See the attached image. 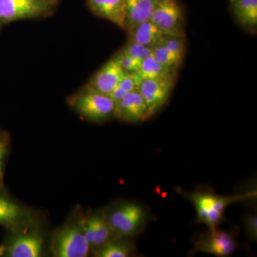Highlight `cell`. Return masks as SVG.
<instances>
[{
	"mask_svg": "<svg viewBox=\"0 0 257 257\" xmlns=\"http://www.w3.org/2000/svg\"><path fill=\"white\" fill-rule=\"evenodd\" d=\"M62 0H0V25L20 20L47 18Z\"/></svg>",
	"mask_w": 257,
	"mask_h": 257,
	"instance_id": "6da1fadb",
	"label": "cell"
},
{
	"mask_svg": "<svg viewBox=\"0 0 257 257\" xmlns=\"http://www.w3.org/2000/svg\"><path fill=\"white\" fill-rule=\"evenodd\" d=\"M252 196L246 194L223 197L210 192H196L189 194L188 198L197 211L198 221L207 225L209 231H214L222 220L225 209L229 204Z\"/></svg>",
	"mask_w": 257,
	"mask_h": 257,
	"instance_id": "7a4b0ae2",
	"label": "cell"
},
{
	"mask_svg": "<svg viewBox=\"0 0 257 257\" xmlns=\"http://www.w3.org/2000/svg\"><path fill=\"white\" fill-rule=\"evenodd\" d=\"M70 104L81 116L92 121H105L114 116L115 104L112 99L87 85L70 98Z\"/></svg>",
	"mask_w": 257,
	"mask_h": 257,
	"instance_id": "3957f363",
	"label": "cell"
},
{
	"mask_svg": "<svg viewBox=\"0 0 257 257\" xmlns=\"http://www.w3.org/2000/svg\"><path fill=\"white\" fill-rule=\"evenodd\" d=\"M146 212L139 204L127 203L115 209L107 219L113 233L121 236L140 232L146 223Z\"/></svg>",
	"mask_w": 257,
	"mask_h": 257,
	"instance_id": "277c9868",
	"label": "cell"
},
{
	"mask_svg": "<svg viewBox=\"0 0 257 257\" xmlns=\"http://www.w3.org/2000/svg\"><path fill=\"white\" fill-rule=\"evenodd\" d=\"M150 20L165 36H185L183 10L177 0H159Z\"/></svg>",
	"mask_w": 257,
	"mask_h": 257,
	"instance_id": "5b68a950",
	"label": "cell"
},
{
	"mask_svg": "<svg viewBox=\"0 0 257 257\" xmlns=\"http://www.w3.org/2000/svg\"><path fill=\"white\" fill-rule=\"evenodd\" d=\"M89 247L82 229L75 226H67L56 236L53 251L55 256L85 257Z\"/></svg>",
	"mask_w": 257,
	"mask_h": 257,
	"instance_id": "8992f818",
	"label": "cell"
},
{
	"mask_svg": "<svg viewBox=\"0 0 257 257\" xmlns=\"http://www.w3.org/2000/svg\"><path fill=\"white\" fill-rule=\"evenodd\" d=\"M175 77L144 79L138 87L139 92L148 106L152 116L160 110L172 94Z\"/></svg>",
	"mask_w": 257,
	"mask_h": 257,
	"instance_id": "52a82bcc",
	"label": "cell"
},
{
	"mask_svg": "<svg viewBox=\"0 0 257 257\" xmlns=\"http://www.w3.org/2000/svg\"><path fill=\"white\" fill-rule=\"evenodd\" d=\"M194 251L227 256L236 248V241L231 233L216 229L198 235L194 240Z\"/></svg>",
	"mask_w": 257,
	"mask_h": 257,
	"instance_id": "ba28073f",
	"label": "cell"
},
{
	"mask_svg": "<svg viewBox=\"0 0 257 257\" xmlns=\"http://www.w3.org/2000/svg\"><path fill=\"white\" fill-rule=\"evenodd\" d=\"M43 241L36 234H19L11 236L0 246V256L38 257L41 256Z\"/></svg>",
	"mask_w": 257,
	"mask_h": 257,
	"instance_id": "9c48e42d",
	"label": "cell"
},
{
	"mask_svg": "<svg viewBox=\"0 0 257 257\" xmlns=\"http://www.w3.org/2000/svg\"><path fill=\"white\" fill-rule=\"evenodd\" d=\"M114 116L127 122H142L152 117L146 102L138 89L128 92L115 104Z\"/></svg>",
	"mask_w": 257,
	"mask_h": 257,
	"instance_id": "30bf717a",
	"label": "cell"
},
{
	"mask_svg": "<svg viewBox=\"0 0 257 257\" xmlns=\"http://www.w3.org/2000/svg\"><path fill=\"white\" fill-rule=\"evenodd\" d=\"M126 74L114 56L94 74L87 86L97 92L109 95L117 87Z\"/></svg>",
	"mask_w": 257,
	"mask_h": 257,
	"instance_id": "8fae6325",
	"label": "cell"
},
{
	"mask_svg": "<svg viewBox=\"0 0 257 257\" xmlns=\"http://www.w3.org/2000/svg\"><path fill=\"white\" fill-rule=\"evenodd\" d=\"M87 6L96 16L126 30L124 0H87Z\"/></svg>",
	"mask_w": 257,
	"mask_h": 257,
	"instance_id": "7c38bea8",
	"label": "cell"
},
{
	"mask_svg": "<svg viewBox=\"0 0 257 257\" xmlns=\"http://www.w3.org/2000/svg\"><path fill=\"white\" fill-rule=\"evenodd\" d=\"M159 0H124L126 13V30L151 19Z\"/></svg>",
	"mask_w": 257,
	"mask_h": 257,
	"instance_id": "4fadbf2b",
	"label": "cell"
},
{
	"mask_svg": "<svg viewBox=\"0 0 257 257\" xmlns=\"http://www.w3.org/2000/svg\"><path fill=\"white\" fill-rule=\"evenodd\" d=\"M127 32L130 42L153 48L161 45L166 37L163 32L151 20L144 22Z\"/></svg>",
	"mask_w": 257,
	"mask_h": 257,
	"instance_id": "5bb4252c",
	"label": "cell"
},
{
	"mask_svg": "<svg viewBox=\"0 0 257 257\" xmlns=\"http://www.w3.org/2000/svg\"><path fill=\"white\" fill-rule=\"evenodd\" d=\"M177 69L166 67L159 62L153 55L142 61L140 68L136 72L140 80L161 78V77H175Z\"/></svg>",
	"mask_w": 257,
	"mask_h": 257,
	"instance_id": "9a60e30c",
	"label": "cell"
},
{
	"mask_svg": "<svg viewBox=\"0 0 257 257\" xmlns=\"http://www.w3.org/2000/svg\"><path fill=\"white\" fill-rule=\"evenodd\" d=\"M235 18L243 26L254 28L257 25V0H231Z\"/></svg>",
	"mask_w": 257,
	"mask_h": 257,
	"instance_id": "2e32d148",
	"label": "cell"
},
{
	"mask_svg": "<svg viewBox=\"0 0 257 257\" xmlns=\"http://www.w3.org/2000/svg\"><path fill=\"white\" fill-rule=\"evenodd\" d=\"M23 209L9 198L0 194V225L13 226L23 220Z\"/></svg>",
	"mask_w": 257,
	"mask_h": 257,
	"instance_id": "e0dca14e",
	"label": "cell"
},
{
	"mask_svg": "<svg viewBox=\"0 0 257 257\" xmlns=\"http://www.w3.org/2000/svg\"><path fill=\"white\" fill-rule=\"evenodd\" d=\"M133 253V248L121 241H107L99 247L96 256L99 257H126Z\"/></svg>",
	"mask_w": 257,
	"mask_h": 257,
	"instance_id": "ac0fdd59",
	"label": "cell"
},
{
	"mask_svg": "<svg viewBox=\"0 0 257 257\" xmlns=\"http://www.w3.org/2000/svg\"><path fill=\"white\" fill-rule=\"evenodd\" d=\"M94 229V239L93 246L100 247L110 239L113 231L107 219L101 216H94L92 217Z\"/></svg>",
	"mask_w": 257,
	"mask_h": 257,
	"instance_id": "d6986e66",
	"label": "cell"
},
{
	"mask_svg": "<svg viewBox=\"0 0 257 257\" xmlns=\"http://www.w3.org/2000/svg\"><path fill=\"white\" fill-rule=\"evenodd\" d=\"M152 55L161 64L177 70L182 64L184 58L182 56L177 55L162 45L154 47Z\"/></svg>",
	"mask_w": 257,
	"mask_h": 257,
	"instance_id": "ffe728a7",
	"label": "cell"
},
{
	"mask_svg": "<svg viewBox=\"0 0 257 257\" xmlns=\"http://www.w3.org/2000/svg\"><path fill=\"white\" fill-rule=\"evenodd\" d=\"M153 50V47L144 46L137 42L130 41L121 51L123 53L142 62L147 57L152 55Z\"/></svg>",
	"mask_w": 257,
	"mask_h": 257,
	"instance_id": "44dd1931",
	"label": "cell"
},
{
	"mask_svg": "<svg viewBox=\"0 0 257 257\" xmlns=\"http://www.w3.org/2000/svg\"><path fill=\"white\" fill-rule=\"evenodd\" d=\"M116 58L119 61L120 65L122 67L125 72L128 74L136 73L140 68L141 61L133 58L126 54L123 53L121 51L118 52L116 55Z\"/></svg>",
	"mask_w": 257,
	"mask_h": 257,
	"instance_id": "7402d4cb",
	"label": "cell"
},
{
	"mask_svg": "<svg viewBox=\"0 0 257 257\" xmlns=\"http://www.w3.org/2000/svg\"><path fill=\"white\" fill-rule=\"evenodd\" d=\"M161 45H164L169 50L184 57V51H185L184 37L166 36Z\"/></svg>",
	"mask_w": 257,
	"mask_h": 257,
	"instance_id": "603a6c76",
	"label": "cell"
},
{
	"mask_svg": "<svg viewBox=\"0 0 257 257\" xmlns=\"http://www.w3.org/2000/svg\"><path fill=\"white\" fill-rule=\"evenodd\" d=\"M8 147L6 135L0 133V190L4 187L5 162L8 155Z\"/></svg>",
	"mask_w": 257,
	"mask_h": 257,
	"instance_id": "cb8c5ba5",
	"label": "cell"
},
{
	"mask_svg": "<svg viewBox=\"0 0 257 257\" xmlns=\"http://www.w3.org/2000/svg\"><path fill=\"white\" fill-rule=\"evenodd\" d=\"M141 82L142 81L139 78L136 73H126L118 85L128 93L138 89Z\"/></svg>",
	"mask_w": 257,
	"mask_h": 257,
	"instance_id": "d4e9b609",
	"label": "cell"
},
{
	"mask_svg": "<svg viewBox=\"0 0 257 257\" xmlns=\"http://www.w3.org/2000/svg\"><path fill=\"white\" fill-rule=\"evenodd\" d=\"M245 229L247 233L248 237L253 241L257 239V216L254 214H249L245 216L243 219Z\"/></svg>",
	"mask_w": 257,
	"mask_h": 257,
	"instance_id": "484cf974",
	"label": "cell"
},
{
	"mask_svg": "<svg viewBox=\"0 0 257 257\" xmlns=\"http://www.w3.org/2000/svg\"><path fill=\"white\" fill-rule=\"evenodd\" d=\"M82 231L89 244L90 245V246H93L94 239V229L92 218L84 221L83 224Z\"/></svg>",
	"mask_w": 257,
	"mask_h": 257,
	"instance_id": "4316f807",
	"label": "cell"
},
{
	"mask_svg": "<svg viewBox=\"0 0 257 257\" xmlns=\"http://www.w3.org/2000/svg\"><path fill=\"white\" fill-rule=\"evenodd\" d=\"M230 1H231V0H230Z\"/></svg>",
	"mask_w": 257,
	"mask_h": 257,
	"instance_id": "83f0119b",
	"label": "cell"
}]
</instances>
